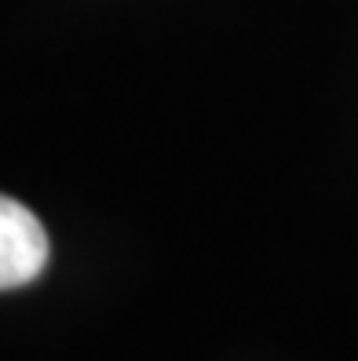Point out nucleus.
<instances>
[{"instance_id":"f257e3e1","label":"nucleus","mask_w":358,"mask_h":361,"mask_svg":"<svg viewBox=\"0 0 358 361\" xmlns=\"http://www.w3.org/2000/svg\"><path fill=\"white\" fill-rule=\"evenodd\" d=\"M48 263V233L26 204L0 194V292L23 288Z\"/></svg>"}]
</instances>
